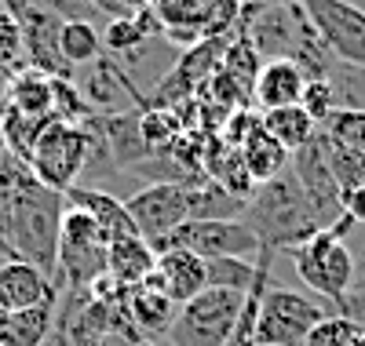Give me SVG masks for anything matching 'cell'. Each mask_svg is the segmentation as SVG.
<instances>
[{
  "instance_id": "13",
  "label": "cell",
  "mask_w": 365,
  "mask_h": 346,
  "mask_svg": "<svg viewBox=\"0 0 365 346\" xmlns=\"http://www.w3.org/2000/svg\"><path fill=\"white\" fill-rule=\"evenodd\" d=\"M63 197H66V208H77V211H84V215L96 219V226L106 234L110 244L120 241V237H139V230H135V223H132L125 201L113 197V194H106L103 186H84V182H77V186H70Z\"/></svg>"
},
{
  "instance_id": "41",
  "label": "cell",
  "mask_w": 365,
  "mask_h": 346,
  "mask_svg": "<svg viewBox=\"0 0 365 346\" xmlns=\"http://www.w3.org/2000/svg\"><path fill=\"white\" fill-rule=\"evenodd\" d=\"M351 346H365V332H358V335H354V342H351Z\"/></svg>"
},
{
  "instance_id": "8",
  "label": "cell",
  "mask_w": 365,
  "mask_h": 346,
  "mask_svg": "<svg viewBox=\"0 0 365 346\" xmlns=\"http://www.w3.org/2000/svg\"><path fill=\"white\" fill-rule=\"evenodd\" d=\"M150 248L154 251L182 248V251H194L205 263L208 259H252L263 251L256 234L241 219H190V223L175 226L168 237H161Z\"/></svg>"
},
{
  "instance_id": "2",
  "label": "cell",
  "mask_w": 365,
  "mask_h": 346,
  "mask_svg": "<svg viewBox=\"0 0 365 346\" xmlns=\"http://www.w3.org/2000/svg\"><path fill=\"white\" fill-rule=\"evenodd\" d=\"M241 223L256 234L259 248H267V251H292L325 230L311 197L296 182L292 168H285L278 179L256 186L252 197L245 201Z\"/></svg>"
},
{
  "instance_id": "18",
  "label": "cell",
  "mask_w": 365,
  "mask_h": 346,
  "mask_svg": "<svg viewBox=\"0 0 365 346\" xmlns=\"http://www.w3.org/2000/svg\"><path fill=\"white\" fill-rule=\"evenodd\" d=\"M241 161H245V172H249V179L259 186V182H270V179H278L285 168H289V150L274 139L267 128H263V120H256L252 124V132L241 139Z\"/></svg>"
},
{
  "instance_id": "16",
  "label": "cell",
  "mask_w": 365,
  "mask_h": 346,
  "mask_svg": "<svg viewBox=\"0 0 365 346\" xmlns=\"http://www.w3.org/2000/svg\"><path fill=\"white\" fill-rule=\"evenodd\" d=\"M158 285L161 292L182 306L190 303L194 295H201L208 288V273H205V259H197L194 251H182V248H165L158 251Z\"/></svg>"
},
{
  "instance_id": "24",
  "label": "cell",
  "mask_w": 365,
  "mask_h": 346,
  "mask_svg": "<svg viewBox=\"0 0 365 346\" xmlns=\"http://www.w3.org/2000/svg\"><path fill=\"white\" fill-rule=\"evenodd\" d=\"M48 124L51 120H41V117H29V113L4 106L0 110V142H4V153L29 164V153H34V146H37V139Z\"/></svg>"
},
{
  "instance_id": "40",
  "label": "cell",
  "mask_w": 365,
  "mask_h": 346,
  "mask_svg": "<svg viewBox=\"0 0 365 346\" xmlns=\"http://www.w3.org/2000/svg\"><path fill=\"white\" fill-rule=\"evenodd\" d=\"M8 318H11V310H8L4 303H0V332H4V325H8Z\"/></svg>"
},
{
  "instance_id": "9",
  "label": "cell",
  "mask_w": 365,
  "mask_h": 346,
  "mask_svg": "<svg viewBox=\"0 0 365 346\" xmlns=\"http://www.w3.org/2000/svg\"><path fill=\"white\" fill-rule=\"evenodd\" d=\"M332 62L365 73V8L354 0H299Z\"/></svg>"
},
{
  "instance_id": "31",
  "label": "cell",
  "mask_w": 365,
  "mask_h": 346,
  "mask_svg": "<svg viewBox=\"0 0 365 346\" xmlns=\"http://www.w3.org/2000/svg\"><path fill=\"white\" fill-rule=\"evenodd\" d=\"M299 106L307 110V113H311V120L322 128V124L340 110V99H336V88H332V80H329V77H314V80H307Z\"/></svg>"
},
{
  "instance_id": "23",
  "label": "cell",
  "mask_w": 365,
  "mask_h": 346,
  "mask_svg": "<svg viewBox=\"0 0 365 346\" xmlns=\"http://www.w3.org/2000/svg\"><path fill=\"white\" fill-rule=\"evenodd\" d=\"M259 120H263V128H267L274 139H278L289 153H296V150H303L307 142H314V139H318V132H322L303 106L270 110V113H259Z\"/></svg>"
},
{
  "instance_id": "38",
  "label": "cell",
  "mask_w": 365,
  "mask_h": 346,
  "mask_svg": "<svg viewBox=\"0 0 365 346\" xmlns=\"http://www.w3.org/2000/svg\"><path fill=\"white\" fill-rule=\"evenodd\" d=\"M252 8H278V4H299V0H245Z\"/></svg>"
},
{
  "instance_id": "22",
  "label": "cell",
  "mask_w": 365,
  "mask_h": 346,
  "mask_svg": "<svg viewBox=\"0 0 365 346\" xmlns=\"http://www.w3.org/2000/svg\"><path fill=\"white\" fill-rule=\"evenodd\" d=\"M55 303H41L29 310H15L4 332H0V346H44L51 328H55Z\"/></svg>"
},
{
  "instance_id": "11",
  "label": "cell",
  "mask_w": 365,
  "mask_h": 346,
  "mask_svg": "<svg viewBox=\"0 0 365 346\" xmlns=\"http://www.w3.org/2000/svg\"><path fill=\"white\" fill-rule=\"evenodd\" d=\"M19 26H22V48H26V70H37L51 80H77V70L63 58V48H58L63 19L29 4L19 15Z\"/></svg>"
},
{
  "instance_id": "30",
  "label": "cell",
  "mask_w": 365,
  "mask_h": 346,
  "mask_svg": "<svg viewBox=\"0 0 365 346\" xmlns=\"http://www.w3.org/2000/svg\"><path fill=\"white\" fill-rule=\"evenodd\" d=\"M322 132L332 139V142H340L354 153L365 157V110H336L325 124H322Z\"/></svg>"
},
{
  "instance_id": "34",
  "label": "cell",
  "mask_w": 365,
  "mask_h": 346,
  "mask_svg": "<svg viewBox=\"0 0 365 346\" xmlns=\"http://www.w3.org/2000/svg\"><path fill=\"white\" fill-rule=\"evenodd\" d=\"M340 211L351 219L354 226L365 223V186H361V190H347V194H340Z\"/></svg>"
},
{
  "instance_id": "3",
  "label": "cell",
  "mask_w": 365,
  "mask_h": 346,
  "mask_svg": "<svg viewBox=\"0 0 365 346\" xmlns=\"http://www.w3.org/2000/svg\"><path fill=\"white\" fill-rule=\"evenodd\" d=\"M106 251L110 241L96 226V219L66 208L58 226V251H55V288L63 292H88L99 277H106Z\"/></svg>"
},
{
  "instance_id": "36",
  "label": "cell",
  "mask_w": 365,
  "mask_h": 346,
  "mask_svg": "<svg viewBox=\"0 0 365 346\" xmlns=\"http://www.w3.org/2000/svg\"><path fill=\"white\" fill-rule=\"evenodd\" d=\"M0 8H4V11H11V15L19 19V15L29 8V0H0Z\"/></svg>"
},
{
  "instance_id": "6",
  "label": "cell",
  "mask_w": 365,
  "mask_h": 346,
  "mask_svg": "<svg viewBox=\"0 0 365 346\" xmlns=\"http://www.w3.org/2000/svg\"><path fill=\"white\" fill-rule=\"evenodd\" d=\"M91 157V135L84 124H63L51 120L41 132L34 153H29V172H34L48 190L66 194L70 186L81 182Z\"/></svg>"
},
{
  "instance_id": "15",
  "label": "cell",
  "mask_w": 365,
  "mask_h": 346,
  "mask_svg": "<svg viewBox=\"0 0 365 346\" xmlns=\"http://www.w3.org/2000/svg\"><path fill=\"white\" fill-rule=\"evenodd\" d=\"M303 88H307V73H303L296 62L289 58H267L256 84H252V103L270 113V110H285V106H299L303 99Z\"/></svg>"
},
{
  "instance_id": "27",
  "label": "cell",
  "mask_w": 365,
  "mask_h": 346,
  "mask_svg": "<svg viewBox=\"0 0 365 346\" xmlns=\"http://www.w3.org/2000/svg\"><path fill=\"white\" fill-rule=\"evenodd\" d=\"M205 273H208V288L249 295L256 277H259V263H252V259H208Z\"/></svg>"
},
{
  "instance_id": "20",
  "label": "cell",
  "mask_w": 365,
  "mask_h": 346,
  "mask_svg": "<svg viewBox=\"0 0 365 346\" xmlns=\"http://www.w3.org/2000/svg\"><path fill=\"white\" fill-rule=\"evenodd\" d=\"M205 8H208V0H154V4H150V11L158 15V22L165 29V37L187 44V48L205 41V33H201L205 29Z\"/></svg>"
},
{
  "instance_id": "35",
  "label": "cell",
  "mask_w": 365,
  "mask_h": 346,
  "mask_svg": "<svg viewBox=\"0 0 365 346\" xmlns=\"http://www.w3.org/2000/svg\"><path fill=\"white\" fill-rule=\"evenodd\" d=\"M113 4L120 8V15H135V11H146L154 0H113Z\"/></svg>"
},
{
  "instance_id": "14",
  "label": "cell",
  "mask_w": 365,
  "mask_h": 346,
  "mask_svg": "<svg viewBox=\"0 0 365 346\" xmlns=\"http://www.w3.org/2000/svg\"><path fill=\"white\" fill-rule=\"evenodd\" d=\"M0 303L15 313L41 303H58V288L51 285V277L41 266L26 259H4L0 263Z\"/></svg>"
},
{
  "instance_id": "12",
  "label": "cell",
  "mask_w": 365,
  "mask_h": 346,
  "mask_svg": "<svg viewBox=\"0 0 365 346\" xmlns=\"http://www.w3.org/2000/svg\"><path fill=\"white\" fill-rule=\"evenodd\" d=\"M289 168H292L296 182L303 186V194L311 197V204H314V211H318V219H322V226L329 230L332 223H336V215H344V211H340V186H336V179H332V172H329L325 135L318 132L314 142H307L303 150H296V153L289 157Z\"/></svg>"
},
{
  "instance_id": "1",
  "label": "cell",
  "mask_w": 365,
  "mask_h": 346,
  "mask_svg": "<svg viewBox=\"0 0 365 346\" xmlns=\"http://www.w3.org/2000/svg\"><path fill=\"white\" fill-rule=\"evenodd\" d=\"M66 197L29 172L26 161L0 153V234L15 259L41 266L55 277V251H58V226H63ZM55 285V281H51Z\"/></svg>"
},
{
  "instance_id": "32",
  "label": "cell",
  "mask_w": 365,
  "mask_h": 346,
  "mask_svg": "<svg viewBox=\"0 0 365 346\" xmlns=\"http://www.w3.org/2000/svg\"><path fill=\"white\" fill-rule=\"evenodd\" d=\"M358 332H361V328H358L354 321L340 318V313H332V318H325V321L307 335V346H351Z\"/></svg>"
},
{
  "instance_id": "4",
  "label": "cell",
  "mask_w": 365,
  "mask_h": 346,
  "mask_svg": "<svg viewBox=\"0 0 365 346\" xmlns=\"http://www.w3.org/2000/svg\"><path fill=\"white\" fill-rule=\"evenodd\" d=\"M325 318H332V310L322 299L267 285L256 313V346H307V335Z\"/></svg>"
},
{
  "instance_id": "17",
  "label": "cell",
  "mask_w": 365,
  "mask_h": 346,
  "mask_svg": "<svg viewBox=\"0 0 365 346\" xmlns=\"http://www.w3.org/2000/svg\"><path fill=\"white\" fill-rule=\"evenodd\" d=\"M125 310H128L132 325H135L143 335H161V332L172 328L179 306L161 292L158 273H150L139 288H128V295H125Z\"/></svg>"
},
{
  "instance_id": "29",
  "label": "cell",
  "mask_w": 365,
  "mask_h": 346,
  "mask_svg": "<svg viewBox=\"0 0 365 346\" xmlns=\"http://www.w3.org/2000/svg\"><path fill=\"white\" fill-rule=\"evenodd\" d=\"M26 70V48H22V26L11 11L0 8V77H15Z\"/></svg>"
},
{
  "instance_id": "10",
  "label": "cell",
  "mask_w": 365,
  "mask_h": 346,
  "mask_svg": "<svg viewBox=\"0 0 365 346\" xmlns=\"http://www.w3.org/2000/svg\"><path fill=\"white\" fill-rule=\"evenodd\" d=\"M190 190H194V182L190 186H182V182H150V186H143V190H135L125 201L132 223H135V230L146 244H158L175 226L194 219Z\"/></svg>"
},
{
  "instance_id": "33",
  "label": "cell",
  "mask_w": 365,
  "mask_h": 346,
  "mask_svg": "<svg viewBox=\"0 0 365 346\" xmlns=\"http://www.w3.org/2000/svg\"><path fill=\"white\" fill-rule=\"evenodd\" d=\"M29 4L41 8V11H51L63 22H96L99 19L96 0H29Z\"/></svg>"
},
{
  "instance_id": "7",
  "label": "cell",
  "mask_w": 365,
  "mask_h": 346,
  "mask_svg": "<svg viewBox=\"0 0 365 346\" xmlns=\"http://www.w3.org/2000/svg\"><path fill=\"white\" fill-rule=\"evenodd\" d=\"M245 295L205 288L190 303L175 310V321L168 328V346H223L241 318Z\"/></svg>"
},
{
  "instance_id": "42",
  "label": "cell",
  "mask_w": 365,
  "mask_h": 346,
  "mask_svg": "<svg viewBox=\"0 0 365 346\" xmlns=\"http://www.w3.org/2000/svg\"><path fill=\"white\" fill-rule=\"evenodd\" d=\"M135 346H154V342H146V339H143V342H135Z\"/></svg>"
},
{
  "instance_id": "19",
  "label": "cell",
  "mask_w": 365,
  "mask_h": 346,
  "mask_svg": "<svg viewBox=\"0 0 365 346\" xmlns=\"http://www.w3.org/2000/svg\"><path fill=\"white\" fill-rule=\"evenodd\" d=\"M154 270H158V251L143 237H120L106 251V273L120 288H139Z\"/></svg>"
},
{
  "instance_id": "26",
  "label": "cell",
  "mask_w": 365,
  "mask_h": 346,
  "mask_svg": "<svg viewBox=\"0 0 365 346\" xmlns=\"http://www.w3.org/2000/svg\"><path fill=\"white\" fill-rule=\"evenodd\" d=\"M274 256L278 251H259V277H256V285H252V292L245 295V306H241V318H237V325H234V332H230V339L223 342V346H256V313H259V299H263V292H267V285H270V263H274Z\"/></svg>"
},
{
  "instance_id": "28",
  "label": "cell",
  "mask_w": 365,
  "mask_h": 346,
  "mask_svg": "<svg viewBox=\"0 0 365 346\" xmlns=\"http://www.w3.org/2000/svg\"><path fill=\"white\" fill-rule=\"evenodd\" d=\"M322 135H325V132H322ZM325 157H329V172H332V179H336L340 194L361 190V186H365V157H361V153H354V150H347V146H340V142H332V139L325 135Z\"/></svg>"
},
{
  "instance_id": "5",
  "label": "cell",
  "mask_w": 365,
  "mask_h": 346,
  "mask_svg": "<svg viewBox=\"0 0 365 346\" xmlns=\"http://www.w3.org/2000/svg\"><path fill=\"white\" fill-rule=\"evenodd\" d=\"M289 256H292V266H296L299 281L325 303H340L358 281L354 256H351V248L344 244V237L336 230L314 234L311 241L292 248Z\"/></svg>"
},
{
  "instance_id": "37",
  "label": "cell",
  "mask_w": 365,
  "mask_h": 346,
  "mask_svg": "<svg viewBox=\"0 0 365 346\" xmlns=\"http://www.w3.org/2000/svg\"><path fill=\"white\" fill-rule=\"evenodd\" d=\"M44 346H73V342H70V339H66V332H63V328H58V325H55V328H51V335H48V342H44Z\"/></svg>"
},
{
  "instance_id": "39",
  "label": "cell",
  "mask_w": 365,
  "mask_h": 346,
  "mask_svg": "<svg viewBox=\"0 0 365 346\" xmlns=\"http://www.w3.org/2000/svg\"><path fill=\"white\" fill-rule=\"evenodd\" d=\"M0 259H15V251L8 248V241H4V234H0Z\"/></svg>"
},
{
  "instance_id": "25",
  "label": "cell",
  "mask_w": 365,
  "mask_h": 346,
  "mask_svg": "<svg viewBox=\"0 0 365 346\" xmlns=\"http://www.w3.org/2000/svg\"><path fill=\"white\" fill-rule=\"evenodd\" d=\"M58 48H63V58L73 70L91 66L96 58H103V33L96 29V22H63V33H58Z\"/></svg>"
},
{
  "instance_id": "21",
  "label": "cell",
  "mask_w": 365,
  "mask_h": 346,
  "mask_svg": "<svg viewBox=\"0 0 365 346\" xmlns=\"http://www.w3.org/2000/svg\"><path fill=\"white\" fill-rule=\"evenodd\" d=\"M4 106H11L19 113H29V117H41V120H51V110H55L51 77H44L37 70L15 73L8 80V91H4Z\"/></svg>"
}]
</instances>
